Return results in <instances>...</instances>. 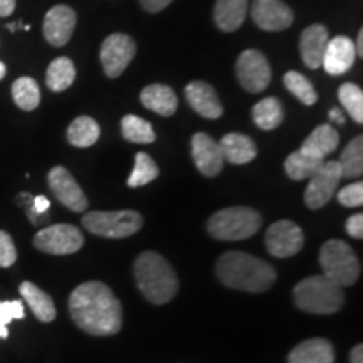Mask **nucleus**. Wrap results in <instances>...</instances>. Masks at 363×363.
Masks as SVG:
<instances>
[{
    "instance_id": "1",
    "label": "nucleus",
    "mask_w": 363,
    "mask_h": 363,
    "mask_svg": "<svg viewBox=\"0 0 363 363\" xmlns=\"http://www.w3.org/2000/svg\"><path fill=\"white\" fill-rule=\"evenodd\" d=\"M72 321L93 337H111L123 325V308L110 286L99 281L79 284L69 296Z\"/></svg>"
},
{
    "instance_id": "2",
    "label": "nucleus",
    "mask_w": 363,
    "mask_h": 363,
    "mask_svg": "<svg viewBox=\"0 0 363 363\" xmlns=\"http://www.w3.org/2000/svg\"><path fill=\"white\" fill-rule=\"evenodd\" d=\"M216 272L222 284L239 291L264 293L276 283V269L269 262L242 251L222 254Z\"/></svg>"
},
{
    "instance_id": "3",
    "label": "nucleus",
    "mask_w": 363,
    "mask_h": 363,
    "mask_svg": "<svg viewBox=\"0 0 363 363\" xmlns=\"http://www.w3.org/2000/svg\"><path fill=\"white\" fill-rule=\"evenodd\" d=\"M135 279L138 289L153 305H165L179 291V278L174 267L158 252H142L135 261Z\"/></svg>"
},
{
    "instance_id": "4",
    "label": "nucleus",
    "mask_w": 363,
    "mask_h": 363,
    "mask_svg": "<svg viewBox=\"0 0 363 363\" xmlns=\"http://www.w3.org/2000/svg\"><path fill=\"white\" fill-rule=\"evenodd\" d=\"M293 294L299 310L313 315H333L345 305L343 288L325 274L310 276L299 281Z\"/></svg>"
},
{
    "instance_id": "5",
    "label": "nucleus",
    "mask_w": 363,
    "mask_h": 363,
    "mask_svg": "<svg viewBox=\"0 0 363 363\" xmlns=\"http://www.w3.org/2000/svg\"><path fill=\"white\" fill-rule=\"evenodd\" d=\"M262 225V216L251 207H229L217 211L207 222V230L219 240L252 238Z\"/></svg>"
},
{
    "instance_id": "6",
    "label": "nucleus",
    "mask_w": 363,
    "mask_h": 363,
    "mask_svg": "<svg viewBox=\"0 0 363 363\" xmlns=\"http://www.w3.org/2000/svg\"><path fill=\"white\" fill-rule=\"evenodd\" d=\"M320 264L326 278L342 288L352 286L360 278L362 266L357 254L340 239L326 240L320 251Z\"/></svg>"
},
{
    "instance_id": "7",
    "label": "nucleus",
    "mask_w": 363,
    "mask_h": 363,
    "mask_svg": "<svg viewBox=\"0 0 363 363\" xmlns=\"http://www.w3.org/2000/svg\"><path fill=\"white\" fill-rule=\"evenodd\" d=\"M83 225L91 234L106 239H123L138 233L143 217L136 211H93L83 216Z\"/></svg>"
},
{
    "instance_id": "8",
    "label": "nucleus",
    "mask_w": 363,
    "mask_h": 363,
    "mask_svg": "<svg viewBox=\"0 0 363 363\" xmlns=\"http://www.w3.org/2000/svg\"><path fill=\"white\" fill-rule=\"evenodd\" d=\"M84 244L83 233L76 225L56 224L40 229L34 235V246L52 256H67L78 252Z\"/></svg>"
},
{
    "instance_id": "9",
    "label": "nucleus",
    "mask_w": 363,
    "mask_h": 363,
    "mask_svg": "<svg viewBox=\"0 0 363 363\" xmlns=\"http://www.w3.org/2000/svg\"><path fill=\"white\" fill-rule=\"evenodd\" d=\"M235 74L240 86L247 93H262L271 83V66L264 54L256 49H246L240 52L235 62Z\"/></svg>"
},
{
    "instance_id": "10",
    "label": "nucleus",
    "mask_w": 363,
    "mask_h": 363,
    "mask_svg": "<svg viewBox=\"0 0 363 363\" xmlns=\"http://www.w3.org/2000/svg\"><path fill=\"white\" fill-rule=\"evenodd\" d=\"M136 54L135 40L126 34H111L103 40L99 49V59L104 74L115 79L125 72Z\"/></svg>"
},
{
    "instance_id": "11",
    "label": "nucleus",
    "mask_w": 363,
    "mask_h": 363,
    "mask_svg": "<svg viewBox=\"0 0 363 363\" xmlns=\"http://www.w3.org/2000/svg\"><path fill=\"white\" fill-rule=\"evenodd\" d=\"M308 180H310V184L305 190L306 207L311 208V211L325 207L337 192L340 180H342V170H340L338 162H325L321 169Z\"/></svg>"
},
{
    "instance_id": "12",
    "label": "nucleus",
    "mask_w": 363,
    "mask_h": 363,
    "mask_svg": "<svg viewBox=\"0 0 363 363\" xmlns=\"http://www.w3.org/2000/svg\"><path fill=\"white\" fill-rule=\"evenodd\" d=\"M305 246V234L301 227L291 220L274 222L266 233V247L274 257H291Z\"/></svg>"
},
{
    "instance_id": "13",
    "label": "nucleus",
    "mask_w": 363,
    "mask_h": 363,
    "mask_svg": "<svg viewBox=\"0 0 363 363\" xmlns=\"http://www.w3.org/2000/svg\"><path fill=\"white\" fill-rule=\"evenodd\" d=\"M48 184L54 197L69 211L84 212L88 208V197L84 195L78 182L74 180V177L71 175V172L65 167L59 165L51 169L48 175Z\"/></svg>"
},
{
    "instance_id": "14",
    "label": "nucleus",
    "mask_w": 363,
    "mask_h": 363,
    "mask_svg": "<svg viewBox=\"0 0 363 363\" xmlns=\"http://www.w3.org/2000/svg\"><path fill=\"white\" fill-rule=\"evenodd\" d=\"M252 21L267 33H279L293 24V11L281 0H254L251 7Z\"/></svg>"
},
{
    "instance_id": "15",
    "label": "nucleus",
    "mask_w": 363,
    "mask_h": 363,
    "mask_svg": "<svg viewBox=\"0 0 363 363\" xmlns=\"http://www.w3.org/2000/svg\"><path fill=\"white\" fill-rule=\"evenodd\" d=\"M192 158L197 170L203 177H217L224 169V155L220 145L212 136L199 131L192 136Z\"/></svg>"
},
{
    "instance_id": "16",
    "label": "nucleus",
    "mask_w": 363,
    "mask_h": 363,
    "mask_svg": "<svg viewBox=\"0 0 363 363\" xmlns=\"http://www.w3.org/2000/svg\"><path fill=\"white\" fill-rule=\"evenodd\" d=\"M76 27V12L67 6H54L45 13L43 33L44 38L54 48H61L69 43Z\"/></svg>"
},
{
    "instance_id": "17",
    "label": "nucleus",
    "mask_w": 363,
    "mask_h": 363,
    "mask_svg": "<svg viewBox=\"0 0 363 363\" xmlns=\"http://www.w3.org/2000/svg\"><path fill=\"white\" fill-rule=\"evenodd\" d=\"M355 59V43L350 38H347V35H337V38L328 40L321 67L330 76H342L352 69Z\"/></svg>"
},
{
    "instance_id": "18",
    "label": "nucleus",
    "mask_w": 363,
    "mask_h": 363,
    "mask_svg": "<svg viewBox=\"0 0 363 363\" xmlns=\"http://www.w3.org/2000/svg\"><path fill=\"white\" fill-rule=\"evenodd\" d=\"M185 98L190 104V108L195 113H199L202 118L207 120H217L224 115V106H222L216 89L203 81H192L185 88Z\"/></svg>"
},
{
    "instance_id": "19",
    "label": "nucleus",
    "mask_w": 363,
    "mask_h": 363,
    "mask_svg": "<svg viewBox=\"0 0 363 363\" xmlns=\"http://www.w3.org/2000/svg\"><path fill=\"white\" fill-rule=\"evenodd\" d=\"M328 40V30L321 24H311L303 30L301 39H299V52H301V59L306 67L310 69L321 67Z\"/></svg>"
},
{
    "instance_id": "20",
    "label": "nucleus",
    "mask_w": 363,
    "mask_h": 363,
    "mask_svg": "<svg viewBox=\"0 0 363 363\" xmlns=\"http://www.w3.org/2000/svg\"><path fill=\"white\" fill-rule=\"evenodd\" d=\"M140 101L147 110L160 116L175 115L179 108L175 91L167 84H150L140 93Z\"/></svg>"
},
{
    "instance_id": "21",
    "label": "nucleus",
    "mask_w": 363,
    "mask_h": 363,
    "mask_svg": "<svg viewBox=\"0 0 363 363\" xmlns=\"http://www.w3.org/2000/svg\"><path fill=\"white\" fill-rule=\"evenodd\" d=\"M220 150L224 160L233 165H244L252 162L257 155V147L251 136L242 133H227L220 140Z\"/></svg>"
},
{
    "instance_id": "22",
    "label": "nucleus",
    "mask_w": 363,
    "mask_h": 363,
    "mask_svg": "<svg viewBox=\"0 0 363 363\" xmlns=\"http://www.w3.org/2000/svg\"><path fill=\"white\" fill-rule=\"evenodd\" d=\"M333 345L325 338L305 340L294 347L288 357V363H333Z\"/></svg>"
},
{
    "instance_id": "23",
    "label": "nucleus",
    "mask_w": 363,
    "mask_h": 363,
    "mask_svg": "<svg viewBox=\"0 0 363 363\" xmlns=\"http://www.w3.org/2000/svg\"><path fill=\"white\" fill-rule=\"evenodd\" d=\"M247 0H217L214 7V21L224 33H234L244 24L247 17Z\"/></svg>"
},
{
    "instance_id": "24",
    "label": "nucleus",
    "mask_w": 363,
    "mask_h": 363,
    "mask_svg": "<svg viewBox=\"0 0 363 363\" xmlns=\"http://www.w3.org/2000/svg\"><path fill=\"white\" fill-rule=\"evenodd\" d=\"M340 145L338 131L331 125H320L311 131L310 136L303 142L301 150L310 153V155L325 160L326 157L331 155Z\"/></svg>"
},
{
    "instance_id": "25",
    "label": "nucleus",
    "mask_w": 363,
    "mask_h": 363,
    "mask_svg": "<svg viewBox=\"0 0 363 363\" xmlns=\"http://www.w3.org/2000/svg\"><path fill=\"white\" fill-rule=\"evenodd\" d=\"M19 293L39 321L51 323L54 318H56V305H54L52 298L43 291L39 286L30 283V281H24L19 286Z\"/></svg>"
},
{
    "instance_id": "26",
    "label": "nucleus",
    "mask_w": 363,
    "mask_h": 363,
    "mask_svg": "<svg viewBox=\"0 0 363 363\" xmlns=\"http://www.w3.org/2000/svg\"><path fill=\"white\" fill-rule=\"evenodd\" d=\"M252 120L257 128L264 131L276 130L284 120L283 104H281L278 98H272V96L261 99L259 103L254 104Z\"/></svg>"
},
{
    "instance_id": "27",
    "label": "nucleus",
    "mask_w": 363,
    "mask_h": 363,
    "mask_svg": "<svg viewBox=\"0 0 363 363\" xmlns=\"http://www.w3.org/2000/svg\"><path fill=\"white\" fill-rule=\"evenodd\" d=\"M325 162L326 160L313 157L310 153L303 152V150L299 148L286 158L284 170H286V175H288L291 180H306V179H311V177L321 169V165H323Z\"/></svg>"
},
{
    "instance_id": "28",
    "label": "nucleus",
    "mask_w": 363,
    "mask_h": 363,
    "mask_svg": "<svg viewBox=\"0 0 363 363\" xmlns=\"http://www.w3.org/2000/svg\"><path fill=\"white\" fill-rule=\"evenodd\" d=\"M76 79V67L74 62L69 57H57L49 65L48 72H45V84L52 93H62Z\"/></svg>"
},
{
    "instance_id": "29",
    "label": "nucleus",
    "mask_w": 363,
    "mask_h": 363,
    "mask_svg": "<svg viewBox=\"0 0 363 363\" xmlns=\"http://www.w3.org/2000/svg\"><path fill=\"white\" fill-rule=\"evenodd\" d=\"M99 135L101 130L94 118L78 116L67 128V142L76 148H88L98 142Z\"/></svg>"
},
{
    "instance_id": "30",
    "label": "nucleus",
    "mask_w": 363,
    "mask_h": 363,
    "mask_svg": "<svg viewBox=\"0 0 363 363\" xmlns=\"http://www.w3.org/2000/svg\"><path fill=\"white\" fill-rule=\"evenodd\" d=\"M338 165L342 179H358L363 174V136H357L343 150Z\"/></svg>"
},
{
    "instance_id": "31",
    "label": "nucleus",
    "mask_w": 363,
    "mask_h": 363,
    "mask_svg": "<svg viewBox=\"0 0 363 363\" xmlns=\"http://www.w3.org/2000/svg\"><path fill=\"white\" fill-rule=\"evenodd\" d=\"M12 98L13 103L24 111H34L40 103V89L39 84L33 78H19L12 84Z\"/></svg>"
},
{
    "instance_id": "32",
    "label": "nucleus",
    "mask_w": 363,
    "mask_h": 363,
    "mask_svg": "<svg viewBox=\"0 0 363 363\" xmlns=\"http://www.w3.org/2000/svg\"><path fill=\"white\" fill-rule=\"evenodd\" d=\"M121 135L131 143H153L157 140L152 125L136 115H126L121 120Z\"/></svg>"
},
{
    "instance_id": "33",
    "label": "nucleus",
    "mask_w": 363,
    "mask_h": 363,
    "mask_svg": "<svg viewBox=\"0 0 363 363\" xmlns=\"http://www.w3.org/2000/svg\"><path fill=\"white\" fill-rule=\"evenodd\" d=\"M158 177V167L155 160L145 152H138L135 157V167L131 175L126 180L128 187L131 189H138L143 187V185L150 184V182L157 180Z\"/></svg>"
},
{
    "instance_id": "34",
    "label": "nucleus",
    "mask_w": 363,
    "mask_h": 363,
    "mask_svg": "<svg viewBox=\"0 0 363 363\" xmlns=\"http://www.w3.org/2000/svg\"><path fill=\"white\" fill-rule=\"evenodd\" d=\"M284 86L293 96H296L299 101L306 106H313L318 101V93L315 89V86L311 84V81L303 76L301 72L298 71H289L284 74Z\"/></svg>"
},
{
    "instance_id": "35",
    "label": "nucleus",
    "mask_w": 363,
    "mask_h": 363,
    "mask_svg": "<svg viewBox=\"0 0 363 363\" xmlns=\"http://www.w3.org/2000/svg\"><path fill=\"white\" fill-rule=\"evenodd\" d=\"M338 99L358 125L363 123V91L353 83H343L338 89Z\"/></svg>"
},
{
    "instance_id": "36",
    "label": "nucleus",
    "mask_w": 363,
    "mask_h": 363,
    "mask_svg": "<svg viewBox=\"0 0 363 363\" xmlns=\"http://www.w3.org/2000/svg\"><path fill=\"white\" fill-rule=\"evenodd\" d=\"M24 316L26 311L21 299H16V301H0V338L9 337L7 325L12 320H22Z\"/></svg>"
},
{
    "instance_id": "37",
    "label": "nucleus",
    "mask_w": 363,
    "mask_h": 363,
    "mask_svg": "<svg viewBox=\"0 0 363 363\" xmlns=\"http://www.w3.org/2000/svg\"><path fill=\"white\" fill-rule=\"evenodd\" d=\"M338 202L342 203L343 207H360L363 203V184L360 180L355 182V184L347 185L338 192Z\"/></svg>"
},
{
    "instance_id": "38",
    "label": "nucleus",
    "mask_w": 363,
    "mask_h": 363,
    "mask_svg": "<svg viewBox=\"0 0 363 363\" xmlns=\"http://www.w3.org/2000/svg\"><path fill=\"white\" fill-rule=\"evenodd\" d=\"M17 261V249L11 234L0 230V267H11Z\"/></svg>"
},
{
    "instance_id": "39",
    "label": "nucleus",
    "mask_w": 363,
    "mask_h": 363,
    "mask_svg": "<svg viewBox=\"0 0 363 363\" xmlns=\"http://www.w3.org/2000/svg\"><path fill=\"white\" fill-rule=\"evenodd\" d=\"M33 201H34V197L30 194H27V192H22V194L17 195V203L24 207L27 217H29V220L33 222L34 225H43V224H45V222H49V216L35 214Z\"/></svg>"
},
{
    "instance_id": "40",
    "label": "nucleus",
    "mask_w": 363,
    "mask_h": 363,
    "mask_svg": "<svg viewBox=\"0 0 363 363\" xmlns=\"http://www.w3.org/2000/svg\"><path fill=\"white\" fill-rule=\"evenodd\" d=\"M345 229H347L350 238L363 239V214H353L348 217Z\"/></svg>"
},
{
    "instance_id": "41",
    "label": "nucleus",
    "mask_w": 363,
    "mask_h": 363,
    "mask_svg": "<svg viewBox=\"0 0 363 363\" xmlns=\"http://www.w3.org/2000/svg\"><path fill=\"white\" fill-rule=\"evenodd\" d=\"M174 0H140L142 7L150 13L162 12L163 9H167Z\"/></svg>"
},
{
    "instance_id": "42",
    "label": "nucleus",
    "mask_w": 363,
    "mask_h": 363,
    "mask_svg": "<svg viewBox=\"0 0 363 363\" xmlns=\"http://www.w3.org/2000/svg\"><path fill=\"white\" fill-rule=\"evenodd\" d=\"M33 206H34L35 214L45 216V212H48L49 207H51V202H49V199L44 197V195H38V197H34Z\"/></svg>"
},
{
    "instance_id": "43",
    "label": "nucleus",
    "mask_w": 363,
    "mask_h": 363,
    "mask_svg": "<svg viewBox=\"0 0 363 363\" xmlns=\"http://www.w3.org/2000/svg\"><path fill=\"white\" fill-rule=\"evenodd\" d=\"M16 11V0H0V17H7Z\"/></svg>"
},
{
    "instance_id": "44",
    "label": "nucleus",
    "mask_w": 363,
    "mask_h": 363,
    "mask_svg": "<svg viewBox=\"0 0 363 363\" xmlns=\"http://www.w3.org/2000/svg\"><path fill=\"white\" fill-rule=\"evenodd\" d=\"M328 118L331 121H335L337 125H345V115L340 108H333V110H330Z\"/></svg>"
},
{
    "instance_id": "45",
    "label": "nucleus",
    "mask_w": 363,
    "mask_h": 363,
    "mask_svg": "<svg viewBox=\"0 0 363 363\" xmlns=\"http://www.w3.org/2000/svg\"><path fill=\"white\" fill-rule=\"evenodd\" d=\"M350 363H363V347L362 345L353 347V350L350 353Z\"/></svg>"
},
{
    "instance_id": "46",
    "label": "nucleus",
    "mask_w": 363,
    "mask_h": 363,
    "mask_svg": "<svg viewBox=\"0 0 363 363\" xmlns=\"http://www.w3.org/2000/svg\"><path fill=\"white\" fill-rule=\"evenodd\" d=\"M355 49H357V56L362 57L363 56V29L358 30V39H357Z\"/></svg>"
},
{
    "instance_id": "47",
    "label": "nucleus",
    "mask_w": 363,
    "mask_h": 363,
    "mask_svg": "<svg viewBox=\"0 0 363 363\" xmlns=\"http://www.w3.org/2000/svg\"><path fill=\"white\" fill-rule=\"evenodd\" d=\"M6 74H7V67H6V65H4L2 61H0V81L6 78Z\"/></svg>"
},
{
    "instance_id": "48",
    "label": "nucleus",
    "mask_w": 363,
    "mask_h": 363,
    "mask_svg": "<svg viewBox=\"0 0 363 363\" xmlns=\"http://www.w3.org/2000/svg\"><path fill=\"white\" fill-rule=\"evenodd\" d=\"M7 29L11 30V33H16L17 29H21V22H19V24H16V22H11V24H7Z\"/></svg>"
}]
</instances>
